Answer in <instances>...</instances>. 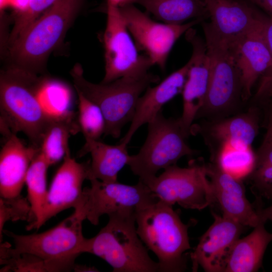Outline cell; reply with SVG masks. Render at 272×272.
Returning a JSON list of instances; mask_svg holds the SVG:
<instances>
[{
    "mask_svg": "<svg viewBox=\"0 0 272 272\" xmlns=\"http://www.w3.org/2000/svg\"><path fill=\"white\" fill-rule=\"evenodd\" d=\"M44 80L17 66L3 71L0 79L1 131L6 137L22 132L39 149L52 113L39 97Z\"/></svg>",
    "mask_w": 272,
    "mask_h": 272,
    "instance_id": "6da1fadb",
    "label": "cell"
},
{
    "mask_svg": "<svg viewBox=\"0 0 272 272\" xmlns=\"http://www.w3.org/2000/svg\"><path fill=\"white\" fill-rule=\"evenodd\" d=\"M137 233L157 257L160 272H181L187 268L185 252L191 248L188 229L171 206L159 200L135 214Z\"/></svg>",
    "mask_w": 272,
    "mask_h": 272,
    "instance_id": "7a4b0ae2",
    "label": "cell"
},
{
    "mask_svg": "<svg viewBox=\"0 0 272 272\" xmlns=\"http://www.w3.org/2000/svg\"><path fill=\"white\" fill-rule=\"evenodd\" d=\"M135 214L109 215L107 225L96 236L87 239L85 252L104 260L114 272L159 271L158 262L151 258L137 233Z\"/></svg>",
    "mask_w": 272,
    "mask_h": 272,
    "instance_id": "3957f363",
    "label": "cell"
},
{
    "mask_svg": "<svg viewBox=\"0 0 272 272\" xmlns=\"http://www.w3.org/2000/svg\"><path fill=\"white\" fill-rule=\"evenodd\" d=\"M85 0H57L12 44L16 66L35 73L61 41Z\"/></svg>",
    "mask_w": 272,
    "mask_h": 272,
    "instance_id": "277c9868",
    "label": "cell"
},
{
    "mask_svg": "<svg viewBox=\"0 0 272 272\" xmlns=\"http://www.w3.org/2000/svg\"><path fill=\"white\" fill-rule=\"evenodd\" d=\"M75 88L101 110L105 120V135L118 138L121 129L133 119L141 94L159 78L151 73L140 77H124L107 83L94 84L86 80L77 64L71 71Z\"/></svg>",
    "mask_w": 272,
    "mask_h": 272,
    "instance_id": "5b68a950",
    "label": "cell"
},
{
    "mask_svg": "<svg viewBox=\"0 0 272 272\" xmlns=\"http://www.w3.org/2000/svg\"><path fill=\"white\" fill-rule=\"evenodd\" d=\"M84 220L76 213L53 228L38 234L17 235L4 230L11 237L14 248L1 244V256L27 253L53 264L58 271L73 270L76 258L85 253L87 238L82 232Z\"/></svg>",
    "mask_w": 272,
    "mask_h": 272,
    "instance_id": "8992f818",
    "label": "cell"
},
{
    "mask_svg": "<svg viewBox=\"0 0 272 272\" xmlns=\"http://www.w3.org/2000/svg\"><path fill=\"white\" fill-rule=\"evenodd\" d=\"M179 119L165 117L160 111L148 123V134L139 152L130 156L127 163L132 173L146 183L158 171L176 165L182 157L195 151L186 142Z\"/></svg>",
    "mask_w": 272,
    "mask_h": 272,
    "instance_id": "52a82bcc",
    "label": "cell"
},
{
    "mask_svg": "<svg viewBox=\"0 0 272 272\" xmlns=\"http://www.w3.org/2000/svg\"><path fill=\"white\" fill-rule=\"evenodd\" d=\"M91 186L83 189L81 199L74 208L83 220L97 225L100 217L138 211L158 200L150 188L140 180L133 185L117 182L90 180Z\"/></svg>",
    "mask_w": 272,
    "mask_h": 272,
    "instance_id": "ba28073f",
    "label": "cell"
},
{
    "mask_svg": "<svg viewBox=\"0 0 272 272\" xmlns=\"http://www.w3.org/2000/svg\"><path fill=\"white\" fill-rule=\"evenodd\" d=\"M154 195L171 206L202 210L215 203L206 165L191 161L187 167H168L159 176L144 183Z\"/></svg>",
    "mask_w": 272,
    "mask_h": 272,
    "instance_id": "9c48e42d",
    "label": "cell"
},
{
    "mask_svg": "<svg viewBox=\"0 0 272 272\" xmlns=\"http://www.w3.org/2000/svg\"><path fill=\"white\" fill-rule=\"evenodd\" d=\"M130 34L119 8L107 3L103 35L105 74L101 83L124 77H142L153 65L147 55L139 54Z\"/></svg>",
    "mask_w": 272,
    "mask_h": 272,
    "instance_id": "30bf717a",
    "label": "cell"
},
{
    "mask_svg": "<svg viewBox=\"0 0 272 272\" xmlns=\"http://www.w3.org/2000/svg\"><path fill=\"white\" fill-rule=\"evenodd\" d=\"M202 28L210 59V74L202 109L218 111L229 107L241 90L239 74L226 40L210 23H203Z\"/></svg>",
    "mask_w": 272,
    "mask_h": 272,
    "instance_id": "8fae6325",
    "label": "cell"
},
{
    "mask_svg": "<svg viewBox=\"0 0 272 272\" xmlns=\"http://www.w3.org/2000/svg\"><path fill=\"white\" fill-rule=\"evenodd\" d=\"M138 49L144 51L153 65L165 67L169 53L177 39L204 19L180 24L156 22L132 4L119 8Z\"/></svg>",
    "mask_w": 272,
    "mask_h": 272,
    "instance_id": "7c38bea8",
    "label": "cell"
},
{
    "mask_svg": "<svg viewBox=\"0 0 272 272\" xmlns=\"http://www.w3.org/2000/svg\"><path fill=\"white\" fill-rule=\"evenodd\" d=\"M214 221L190 253L192 270L200 266L206 272H224L229 253L245 226L212 211Z\"/></svg>",
    "mask_w": 272,
    "mask_h": 272,
    "instance_id": "4fadbf2b",
    "label": "cell"
},
{
    "mask_svg": "<svg viewBox=\"0 0 272 272\" xmlns=\"http://www.w3.org/2000/svg\"><path fill=\"white\" fill-rule=\"evenodd\" d=\"M263 16L261 23L253 30L233 40L226 41L239 74L244 99L251 96L256 81L272 62L263 31Z\"/></svg>",
    "mask_w": 272,
    "mask_h": 272,
    "instance_id": "5bb4252c",
    "label": "cell"
},
{
    "mask_svg": "<svg viewBox=\"0 0 272 272\" xmlns=\"http://www.w3.org/2000/svg\"><path fill=\"white\" fill-rule=\"evenodd\" d=\"M186 39L192 47L191 64L182 93L183 111L179 121L188 136L192 122L203 108L207 93L210 74V59L205 41L193 30L186 32Z\"/></svg>",
    "mask_w": 272,
    "mask_h": 272,
    "instance_id": "9a60e30c",
    "label": "cell"
},
{
    "mask_svg": "<svg viewBox=\"0 0 272 272\" xmlns=\"http://www.w3.org/2000/svg\"><path fill=\"white\" fill-rule=\"evenodd\" d=\"M89 163L77 162L71 157L70 149L67 151L52 179L41 218L32 229H39L61 211L76 207L81 197L83 183L87 178Z\"/></svg>",
    "mask_w": 272,
    "mask_h": 272,
    "instance_id": "2e32d148",
    "label": "cell"
},
{
    "mask_svg": "<svg viewBox=\"0 0 272 272\" xmlns=\"http://www.w3.org/2000/svg\"><path fill=\"white\" fill-rule=\"evenodd\" d=\"M206 170L215 203L219 206L222 216L245 227L254 228L258 225L261 217L247 199L241 180L224 172L217 165H206Z\"/></svg>",
    "mask_w": 272,
    "mask_h": 272,
    "instance_id": "e0dca14e",
    "label": "cell"
},
{
    "mask_svg": "<svg viewBox=\"0 0 272 272\" xmlns=\"http://www.w3.org/2000/svg\"><path fill=\"white\" fill-rule=\"evenodd\" d=\"M5 138L0 153V195L12 199L21 196L29 168L40 149L26 146L15 133Z\"/></svg>",
    "mask_w": 272,
    "mask_h": 272,
    "instance_id": "ac0fdd59",
    "label": "cell"
},
{
    "mask_svg": "<svg viewBox=\"0 0 272 272\" xmlns=\"http://www.w3.org/2000/svg\"><path fill=\"white\" fill-rule=\"evenodd\" d=\"M190 64L189 59L183 66L159 84L147 88L139 98L129 127L119 142L128 145L139 128L153 119L162 110L164 105L182 92Z\"/></svg>",
    "mask_w": 272,
    "mask_h": 272,
    "instance_id": "d6986e66",
    "label": "cell"
},
{
    "mask_svg": "<svg viewBox=\"0 0 272 272\" xmlns=\"http://www.w3.org/2000/svg\"><path fill=\"white\" fill-rule=\"evenodd\" d=\"M211 25L226 41L237 38L257 27L262 15L244 3L234 0H202Z\"/></svg>",
    "mask_w": 272,
    "mask_h": 272,
    "instance_id": "ffe728a7",
    "label": "cell"
},
{
    "mask_svg": "<svg viewBox=\"0 0 272 272\" xmlns=\"http://www.w3.org/2000/svg\"><path fill=\"white\" fill-rule=\"evenodd\" d=\"M127 145L119 142L110 145L98 140H87L80 151L79 157L90 153V162L87 179H97L105 182L117 181L118 172L127 165L130 155L128 153Z\"/></svg>",
    "mask_w": 272,
    "mask_h": 272,
    "instance_id": "44dd1931",
    "label": "cell"
},
{
    "mask_svg": "<svg viewBox=\"0 0 272 272\" xmlns=\"http://www.w3.org/2000/svg\"><path fill=\"white\" fill-rule=\"evenodd\" d=\"M260 217V222L253 230L239 238L233 246L224 272H255L261 267L266 248L272 241V233L265 228L267 220Z\"/></svg>",
    "mask_w": 272,
    "mask_h": 272,
    "instance_id": "7402d4cb",
    "label": "cell"
},
{
    "mask_svg": "<svg viewBox=\"0 0 272 272\" xmlns=\"http://www.w3.org/2000/svg\"><path fill=\"white\" fill-rule=\"evenodd\" d=\"M75 117L71 111L52 113L43 134L39 148L40 152L50 166L64 158L70 149V137L81 131Z\"/></svg>",
    "mask_w": 272,
    "mask_h": 272,
    "instance_id": "603a6c76",
    "label": "cell"
},
{
    "mask_svg": "<svg viewBox=\"0 0 272 272\" xmlns=\"http://www.w3.org/2000/svg\"><path fill=\"white\" fill-rule=\"evenodd\" d=\"M155 18L165 23L180 24L209 15L202 0H134Z\"/></svg>",
    "mask_w": 272,
    "mask_h": 272,
    "instance_id": "cb8c5ba5",
    "label": "cell"
},
{
    "mask_svg": "<svg viewBox=\"0 0 272 272\" xmlns=\"http://www.w3.org/2000/svg\"><path fill=\"white\" fill-rule=\"evenodd\" d=\"M256 165V156L251 146L225 142L218 157L217 166L234 178L242 180L249 176Z\"/></svg>",
    "mask_w": 272,
    "mask_h": 272,
    "instance_id": "d4e9b609",
    "label": "cell"
},
{
    "mask_svg": "<svg viewBox=\"0 0 272 272\" xmlns=\"http://www.w3.org/2000/svg\"><path fill=\"white\" fill-rule=\"evenodd\" d=\"M50 166L39 151L29 168L25 183L34 222L27 226V230H31L39 221L45 206L48 192L47 189V171Z\"/></svg>",
    "mask_w": 272,
    "mask_h": 272,
    "instance_id": "484cf974",
    "label": "cell"
},
{
    "mask_svg": "<svg viewBox=\"0 0 272 272\" xmlns=\"http://www.w3.org/2000/svg\"><path fill=\"white\" fill-rule=\"evenodd\" d=\"M257 118L244 114L220 121L211 129L212 135L218 140L239 142L251 146L258 131Z\"/></svg>",
    "mask_w": 272,
    "mask_h": 272,
    "instance_id": "4316f807",
    "label": "cell"
},
{
    "mask_svg": "<svg viewBox=\"0 0 272 272\" xmlns=\"http://www.w3.org/2000/svg\"><path fill=\"white\" fill-rule=\"evenodd\" d=\"M78 96V122L86 140H98L104 134L105 120L99 106L76 89Z\"/></svg>",
    "mask_w": 272,
    "mask_h": 272,
    "instance_id": "83f0119b",
    "label": "cell"
},
{
    "mask_svg": "<svg viewBox=\"0 0 272 272\" xmlns=\"http://www.w3.org/2000/svg\"><path fill=\"white\" fill-rule=\"evenodd\" d=\"M1 271H58L52 263L27 253L1 256Z\"/></svg>",
    "mask_w": 272,
    "mask_h": 272,
    "instance_id": "f1b7e54d",
    "label": "cell"
},
{
    "mask_svg": "<svg viewBox=\"0 0 272 272\" xmlns=\"http://www.w3.org/2000/svg\"><path fill=\"white\" fill-rule=\"evenodd\" d=\"M9 220L27 221L29 224L34 222L30 205L28 200L22 196L12 199L0 198V235L5 224Z\"/></svg>",
    "mask_w": 272,
    "mask_h": 272,
    "instance_id": "f546056e",
    "label": "cell"
},
{
    "mask_svg": "<svg viewBox=\"0 0 272 272\" xmlns=\"http://www.w3.org/2000/svg\"><path fill=\"white\" fill-rule=\"evenodd\" d=\"M57 0H30L27 9L17 13L15 24L9 38L12 44L39 15L51 7Z\"/></svg>",
    "mask_w": 272,
    "mask_h": 272,
    "instance_id": "4dcf8cb0",
    "label": "cell"
},
{
    "mask_svg": "<svg viewBox=\"0 0 272 272\" xmlns=\"http://www.w3.org/2000/svg\"><path fill=\"white\" fill-rule=\"evenodd\" d=\"M263 33L272 57V18L263 16ZM255 97L262 99L269 98L272 92V62L268 69L261 76Z\"/></svg>",
    "mask_w": 272,
    "mask_h": 272,
    "instance_id": "1f68e13d",
    "label": "cell"
},
{
    "mask_svg": "<svg viewBox=\"0 0 272 272\" xmlns=\"http://www.w3.org/2000/svg\"><path fill=\"white\" fill-rule=\"evenodd\" d=\"M250 176L255 187L259 192L272 186V165H256Z\"/></svg>",
    "mask_w": 272,
    "mask_h": 272,
    "instance_id": "d6a6232c",
    "label": "cell"
},
{
    "mask_svg": "<svg viewBox=\"0 0 272 272\" xmlns=\"http://www.w3.org/2000/svg\"><path fill=\"white\" fill-rule=\"evenodd\" d=\"M256 156V165H272V143L263 141Z\"/></svg>",
    "mask_w": 272,
    "mask_h": 272,
    "instance_id": "836d02e7",
    "label": "cell"
},
{
    "mask_svg": "<svg viewBox=\"0 0 272 272\" xmlns=\"http://www.w3.org/2000/svg\"><path fill=\"white\" fill-rule=\"evenodd\" d=\"M30 0H10V6L13 7L17 13L25 11L29 5Z\"/></svg>",
    "mask_w": 272,
    "mask_h": 272,
    "instance_id": "e575fe53",
    "label": "cell"
},
{
    "mask_svg": "<svg viewBox=\"0 0 272 272\" xmlns=\"http://www.w3.org/2000/svg\"><path fill=\"white\" fill-rule=\"evenodd\" d=\"M263 9L272 18V0H250Z\"/></svg>",
    "mask_w": 272,
    "mask_h": 272,
    "instance_id": "d590c367",
    "label": "cell"
},
{
    "mask_svg": "<svg viewBox=\"0 0 272 272\" xmlns=\"http://www.w3.org/2000/svg\"><path fill=\"white\" fill-rule=\"evenodd\" d=\"M271 104L268 115L266 132L263 141L272 143V102Z\"/></svg>",
    "mask_w": 272,
    "mask_h": 272,
    "instance_id": "8d00e7d4",
    "label": "cell"
},
{
    "mask_svg": "<svg viewBox=\"0 0 272 272\" xmlns=\"http://www.w3.org/2000/svg\"><path fill=\"white\" fill-rule=\"evenodd\" d=\"M269 199L271 200V203L269 207L265 209H262L259 207L257 208V210L262 217L267 221L270 220L272 222V197Z\"/></svg>",
    "mask_w": 272,
    "mask_h": 272,
    "instance_id": "74e56055",
    "label": "cell"
},
{
    "mask_svg": "<svg viewBox=\"0 0 272 272\" xmlns=\"http://www.w3.org/2000/svg\"><path fill=\"white\" fill-rule=\"evenodd\" d=\"M73 270L75 271L84 272V271H99V270L94 266H89L84 265L75 264Z\"/></svg>",
    "mask_w": 272,
    "mask_h": 272,
    "instance_id": "f35d334b",
    "label": "cell"
},
{
    "mask_svg": "<svg viewBox=\"0 0 272 272\" xmlns=\"http://www.w3.org/2000/svg\"><path fill=\"white\" fill-rule=\"evenodd\" d=\"M134 1V0H107V3L120 8L126 5L132 4Z\"/></svg>",
    "mask_w": 272,
    "mask_h": 272,
    "instance_id": "ab89813d",
    "label": "cell"
},
{
    "mask_svg": "<svg viewBox=\"0 0 272 272\" xmlns=\"http://www.w3.org/2000/svg\"><path fill=\"white\" fill-rule=\"evenodd\" d=\"M259 193L261 194V195L269 199L271 197H272V186L267 187L262 189L259 192Z\"/></svg>",
    "mask_w": 272,
    "mask_h": 272,
    "instance_id": "60d3db41",
    "label": "cell"
},
{
    "mask_svg": "<svg viewBox=\"0 0 272 272\" xmlns=\"http://www.w3.org/2000/svg\"><path fill=\"white\" fill-rule=\"evenodd\" d=\"M8 6H10V0H0L1 10H3Z\"/></svg>",
    "mask_w": 272,
    "mask_h": 272,
    "instance_id": "b9f144b4",
    "label": "cell"
},
{
    "mask_svg": "<svg viewBox=\"0 0 272 272\" xmlns=\"http://www.w3.org/2000/svg\"><path fill=\"white\" fill-rule=\"evenodd\" d=\"M270 97H272V92L271 93L269 98H270Z\"/></svg>",
    "mask_w": 272,
    "mask_h": 272,
    "instance_id": "7bdbcfd3",
    "label": "cell"
}]
</instances>
